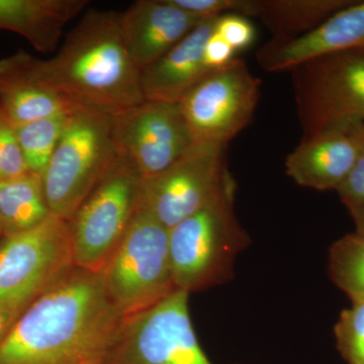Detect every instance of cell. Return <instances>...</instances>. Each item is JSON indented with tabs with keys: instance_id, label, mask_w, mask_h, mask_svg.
I'll return each instance as SVG.
<instances>
[{
	"instance_id": "3",
	"label": "cell",
	"mask_w": 364,
	"mask_h": 364,
	"mask_svg": "<svg viewBox=\"0 0 364 364\" xmlns=\"http://www.w3.org/2000/svg\"><path fill=\"white\" fill-rule=\"evenodd\" d=\"M236 181L202 210L169 229V257L176 289L203 291L233 277L235 261L251 243L235 213Z\"/></svg>"
},
{
	"instance_id": "22",
	"label": "cell",
	"mask_w": 364,
	"mask_h": 364,
	"mask_svg": "<svg viewBox=\"0 0 364 364\" xmlns=\"http://www.w3.org/2000/svg\"><path fill=\"white\" fill-rule=\"evenodd\" d=\"M337 349L347 364H364V303L352 304L334 326Z\"/></svg>"
},
{
	"instance_id": "9",
	"label": "cell",
	"mask_w": 364,
	"mask_h": 364,
	"mask_svg": "<svg viewBox=\"0 0 364 364\" xmlns=\"http://www.w3.org/2000/svg\"><path fill=\"white\" fill-rule=\"evenodd\" d=\"M74 264L70 226L50 215L37 227L0 240V301L30 305Z\"/></svg>"
},
{
	"instance_id": "29",
	"label": "cell",
	"mask_w": 364,
	"mask_h": 364,
	"mask_svg": "<svg viewBox=\"0 0 364 364\" xmlns=\"http://www.w3.org/2000/svg\"><path fill=\"white\" fill-rule=\"evenodd\" d=\"M348 212L355 225L356 233L364 235V205L351 208Z\"/></svg>"
},
{
	"instance_id": "23",
	"label": "cell",
	"mask_w": 364,
	"mask_h": 364,
	"mask_svg": "<svg viewBox=\"0 0 364 364\" xmlns=\"http://www.w3.org/2000/svg\"><path fill=\"white\" fill-rule=\"evenodd\" d=\"M28 172L14 127L0 117V181Z\"/></svg>"
},
{
	"instance_id": "6",
	"label": "cell",
	"mask_w": 364,
	"mask_h": 364,
	"mask_svg": "<svg viewBox=\"0 0 364 364\" xmlns=\"http://www.w3.org/2000/svg\"><path fill=\"white\" fill-rule=\"evenodd\" d=\"M141 183L135 167L117 156L68 221L75 267L93 272L105 267L138 208Z\"/></svg>"
},
{
	"instance_id": "8",
	"label": "cell",
	"mask_w": 364,
	"mask_h": 364,
	"mask_svg": "<svg viewBox=\"0 0 364 364\" xmlns=\"http://www.w3.org/2000/svg\"><path fill=\"white\" fill-rule=\"evenodd\" d=\"M188 291L124 318L104 364H214L196 337Z\"/></svg>"
},
{
	"instance_id": "27",
	"label": "cell",
	"mask_w": 364,
	"mask_h": 364,
	"mask_svg": "<svg viewBox=\"0 0 364 364\" xmlns=\"http://www.w3.org/2000/svg\"><path fill=\"white\" fill-rule=\"evenodd\" d=\"M235 53L236 51L233 48L228 45L214 31L205 46L203 63L210 70H219L233 61Z\"/></svg>"
},
{
	"instance_id": "30",
	"label": "cell",
	"mask_w": 364,
	"mask_h": 364,
	"mask_svg": "<svg viewBox=\"0 0 364 364\" xmlns=\"http://www.w3.org/2000/svg\"><path fill=\"white\" fill-rule=\"evenodd\" d=\"M2 237H4V231H2L1 223H0V240H1Z\"/></svg>"
},
{
	"instance_id": "19",
	"label": "cell",
	"mask_w": 364,
	"mask_h": 364,
	"mask_svg": "<svg viewBox=\"0 0 364 364\" xmlns=\"http://www.w3.org/2000/svg\"><path fill=\"white\" fill-rule=\"evenodd\" d=\"M51 215L42 176L28 172L0 181V223L4 237L33 229Z\"/></svg>"
},
{
	"instance_id": "17",
	"label": "cell",
	"mask_w": 364,
	"mask_h": 364,
	"mask_svg": "<svg viewBox=\"0 0 364 364\" xmlns=\"http://www.w3.org/2000/svg\"><path fill=\"white\" fill-rule=\"evenodd\" d=\"M87 6V0H0V30L23 36L38 51L52 53L66 26Z\"/></svg>"
},
{
	"instance_id": "16",
	"label": "cell",
	"mask_w": 364,
	"mask_h": 364,
	"mask_svg": "<svg viewBox=\"0 0 364 364\" xmlns=\"http://www.w3.org/2000/svg\"><path fill=\"white\" fill-rule=\"evenodd\" d=\"M218 18L203 21L161 58L141 70L146 102L179 104L213 72L203 63V51Z\"/></svg>"
},
{
	"instance_id": "21",
	"label": "cell",
	"mask_w": 364,
	"mask_h": 364,
	"mask_svg": "<svg viewBox=\"0 0 364 364\" xmlns=\"http://www.w3.org/2000/svg\"><path fill=\"white\" fill-rule=\"evenodd\" d=\"M68 116L69 114H61L14 127L28 172L43 176L58 145Z\"/></svg>"
},
{
	"instance_id": "1",
	"label": "cell",
	"mask_w": 364,
	"mask_h": 364,
	"mask_svg": "<svg viewBox=\"0 0 364 364\" xmlns=\"http://www.w3.org/2000/svg\"><path fill=\"white\" fill-rule=\"evenodd\" d=\"M124 318L100 272L74 267L23 311L0 364H104Z\"/></svg>"
},
{
	"instance_id": "18",
	"label": "cell",
	"mask_w": 364,
	"mask_h": 364,
	"mask_svg": "<svg viewBox=\"0 0 364 364\" xmlns=\"http://www.w3.org/2000/svg\"><path fill=\"white\" fill-rule=\"evenodd\" d=\"M354 0H246L242 16L257 18L272 40H293L310 33Z\"/></svg>"
},
{
	"instance_id": "12",
	"label": "cell",
	"mask_w": 364,
	"mask_h": 364,
	"mask_svg": "<svg viewBox=\"0 0 364 364\" xmlns=\"http://www.w3.org/2000/svg\"><path fill=\"white\" fill-rule=\"evenodd\" d=\"M117 156L131 163L142 179L168 168L195 143L181 105L144 102L114 117Z\"/></svg>"
},
{
	"instance_id": "5",
	"label": "cell",
	"mask_w": 364,
	"mask_h": 364,
	"mask_svg": "<svg viewBox=\"0 0 364 364\" xmlns=\"http://www.w3.org/2000/svg\"><path fill=\"white\" fill-rule=\"evenodd\" d=\"M169 229L138 205L123 238L100 272L105 291L124 317L148 310L176 291Z\"/></svg>"
},
{
	"instance_id": "26",
	"label": "cell",
	"mask_w": 364,
	"mask_h": 364,
	"mask_svg": "<svg viewBox=\"0 0 364 364\" xmlns=\"http://www.w3.org/2000/svg\"><path fill=\"white\" fill-rule=\"evenodd\" d=\"M336 191L347 210L364 205V132L358 160Z\"/></svg>"
},
{
	"instance_id": "20",
	"label": "cell",
	"mask_w": 364,
	"mask_h": 364,
	"mask_svg": "<svg viewBox=\"0 0 364 364\" xmlns=\"http://www.w3.org/2000/svg\"><path fill=\"white\" fill-rule=\"evenodd\" d=\"M328 273L352 304L364 303V235L354 232L332 244Z\"/></svg>"
},
{
	"instance_id": "2",
	"label": "cell",
	"mask_w": 364,
	"mask_h": 364,
	"mask_svg": "<svg viewBox=\"0 0 364 364\" xmlns=\"http://www.w3.org/2000/svg\"><path fill=\"white\" fill-rule=\"evenodd\" d=\"M1 61L76 107L112 117L145 102L141 70L124 46L114 11H87L51 58L20 53Z\"/></svg>"
},
{
	"instance_id": "28",
	"label": "cell",
	"mask_w": 364,
	"mask_h": 364,
	"mask_svg": "<svg viewBox=\"0 0 364 364\" xmlns=\"http://www.w3.org/2000/svg\"><path fill=\"white\" fill-rule=\"evenodd\" d=\"M30 305L18 301H0V343L13 329L14 325L23 311Z\"/></svg>"
},
{
	"instance_id": "10",
	"label": "cell",
	"mask_w": 364,
	"mask_h": 364,
	"mask_svg": "<svg viewBox=\"0 0 364 364\" xmlns=\"http://www.w3.org/2000/svg\"><path fill=\"white\" fill-rule=\"evenodd\" d=\"M227 146L195 142L168 168L142 179L139 205L171 229L221 193L232 174Z\"/></svg>"
},
{
	"instance_id": "14",
	"label": "cell",
	"mask_w": 364,
	"mask_h": 364,
	"mask_svg": "<svg viewBox=\"0 0 364 364\" xmlns=\"http://www.w3.org/2000/svg\"><path fill=\"white\" fill-rule=\"evenodd\" d=\"M344 52L364 54V0H354L296 39L270 40L258 50L256 59L263 70L282 72L310 60Z\"/></svg>"
},
{
	"instance_id": "13",
	"label": "cell",
	"mask_w": 364,
	"mask_h": 364,
	"mask_svg": "<svg viewBox=\"0 0 364 364\" xmlns=\"http://www.w3.org/2000/svg\"><path fill=\"white\" fill-rule=\"evenodd\" d=\"M364 122H346L304 136L287 157V176L304 188L337 191L360 152Z\"/></svg>"
},
{
	"instance_id": "7",
	"label": "cell",
	"mask_w": 364,
	"mask_h": 364,
	"mask_svg": "<svg viewBox=\"0 0 364 364\" xmlns=\"http://www.w3.org/2000/svg\"><path fill=\"white\" fill-rule=\"evenodd\" d=\"M291 72L304 136L346 122H364L363 53L327 55Z\"/></svg>"
},
{
	"instance_id": "4",
	"label": "cell",
	"mask_w": 364,
	"mask_h": 364,
	"mask_svg": "<svg viewBox=\"0 0 364 364\" xmlns=\"http://www.w3.org/2000/svg\"><path fill=\"white\" fill-rule=\"evenodd\" d=\"M114 117L78 107L69 114L43 174L46 200L55 217L69 221L117 158Z\"/></svg>"
},
{
	"instance_id": "15",
	"label": "cell",
	"mask_w": 364,
	"mask_h": 364,
	"mask_svg": "<svg viewBox=\"0 0 364 364\" xmlns=\"http://www.w3.org/2000/svg\"><path fill=\"white\" fill-rule=\"evenodd\" d=\"M205 21L171 0H138L119 14L124 46L140 70L161 58Z\"/></svg>"
},
{
	"instance_id": "11",
	"label": "cell",
	"mask_w": 364,
	"mask_h": 364,
	"mask_svg": "<svg viewBox=\"0 0 364 364\" xmlns=\"http://www.w3.org/2000/svg\"><path fill=\"white\" fill-rule=\"evenodd\" d=\"M260 88L242 59L210 72L179 102L193 141L228 146L252 122Z\"/></svg>"
},
{
	"instance_id": "25",
	"label": "cell",
	"mask_w": 364,
	"mask_h": 364,
	"mask_svg": "<svg viewBox=\"0 0 364 364\" xmlns=\"http://www.w3.org/2000/svg\"><path fill=\"white\" fill-rule=\"evenodd\" d=\"M183 11L203 20L217 18L225 14H242L246 0H171Z\"/></svg>"
},
{
	"instance_id": "24",
	"label": "cell",
	"mask_w": 364,
	"mask_h": 364,
	"mask_svg": "<svg viewBox=\"0 0 364 364\" xmlns=\"http://www.w3.org/2000/svg\"><path fill=\"white\" fill-rule=\"evenodd\" d=\"M215 33L236 52L246 49L255 40V28L252 23L240 14H229L220 16L215 23Z\"/></svg>"
}]
</instances>
